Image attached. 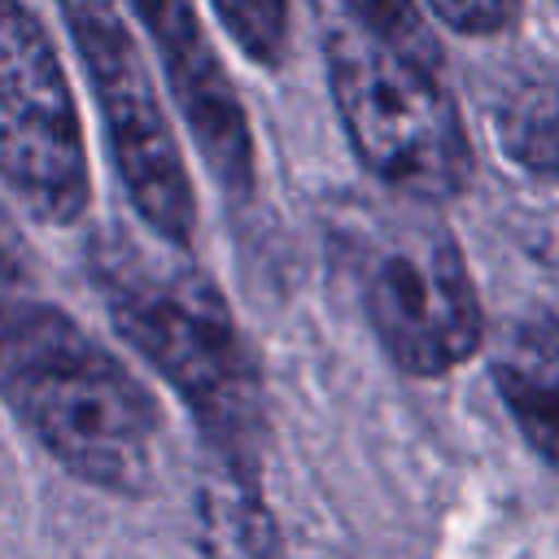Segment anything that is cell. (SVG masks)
<instances>
[{
  "label": "cell",
  "instance_id": "cell-1",
  "mask_svg": "<svg viewBox=\"0 0 559 559\" xmlns=\"http://www.w3.org/2000/svg\"><path fill=\"white\" fill-rule=\"evenodd\" d=\"M0 397L79 480L127 498L153 489V397L70 314L31 293L0 301Z\"/></svg>",
  "mask_w": 559,
  "mask_h": 559
},
{
  "label": "cell",
  "instance_id": "cell-2",
  "mask_svg": "<svg viewBox=\"0 0 559 559\" xmlns=\"http://www.w3.org/2000/svg\"><path fill=\"white\" fill-rule=\"evenodd\" d=\"M96 280L118 336L135 345L166 384H175L210 454L258 467L266 428L262 380L218 288L183 262H157L144 253L109 258Z\"/></svg>",
  "mask_w": 559,
  "mask_h": 559
},
{
  "label": "cell",
  "instance_id": "cell-3",
  "mask_svg": "<svg viewBox=\"0 0 559 559\" xmlns=\"http://www.w3.org/2000/svg\"><path fill=\"white\" fill-rule=\"evenodd\" d=\"M328 87L376 179L419 201H445L467 183L472 148L441 70L415 66L345 22L328 35Z\"/></svg>",
  "mask_w": 559,
  "mask_h": 559
},
{
  "label": "cell",
  "instance_id": "cell-4",
  "mask_svg": "<svg viewBox=\"0 0 559 559\" xmlns=\"http://www.w3.org/2000/svg\"><path fill=\"white\" fill-rule=\"evenodd\" d=\"M57 9L74 35L83 74L109 131V157L135 214L157 240L188 249L197 231V192L118 0H57Z\"/></svg>",
  "mask_w": 559,
  "mask_h": 559
},
{
  "label": "cell",
  "instance_id": "cell-5",
  "mask_svg": "<svg viewBox=\"0 0 559 559\" xmlns=\"http://www.w3.org/2000/svg\"><path fill=\"white\" fill-rule=\"evenodd\" d=\"M0 179L39 223H74L92 192L70 83L22 0H0Z\"/></svg>",
  "mask_w": 559,
  "mask_h": 559
},
{
  "label": "cell",
  "instance_id": "cell-6",
  "mask_svg": "<svg viewBox=\"0 0 559 559\" xmlns=\"http://www.w3.org/2000/svg\"><path fill=\"white\" fill-rule=\"evenodd\" d=\"M362 306L384 354L411 376H441L480 349V301L445 227H402L362 262Z\"/></svg>",
  "mask_w": 559,
  "mask_h": 559
},
{
  "label": "cell",
  "instance_id": "cell-7",
  "mask_svg": "<svg viewBox=\"0 0 559 559\" xmlns=\"http://www.w3.org/2000/svg\"><path fill=\"white\" fill-rule=\"evenodd\" d=\"M140 22L148 26V39L162 57L166 83L175 92V105L214 170L218 188L227 197H249L253 192V131L245 118V105L210 48L201 17L192 0H131Z\"/></svg>",
  "mask_w": 559,
  "mask_h": 559
},
{
  "label": "cell",
  "instance_id": "cell-8",
  "mask_svg": "<svg viewBox=\"0 0 559 559\" xmlns=\"http://www.w3.org/2000/svg\"><path fill=\"white\" fill-rule=\"evenodd\" d=\"M493 380L528 445L559 467V314L515 323L493 354Z\"/></svg>",
  "mask_w": 559,
  "mask_h": 559
},
{
  "label": "cell",
  "instance_id": "cell-9",
  "mask_svg": "<svg viewBox=\"0 0 559 559\" xmlns=\"http://www.w3.org/2000/svg\"><path fill=\"white\" fill-rule=\"evenodd\" d=\"M197 533L205 559H284L275 515L258 489V467L210 459L197 485Z\"/></svg>",
  "mask_w": 559,
  "mask_h": 559
},
{
  "label": "cell",
  "instance_id": "cell-10",
  "mask_svg": "<svg viewBox=\"0 0 559 559\" xmlns=\"http://www.w3.org/2000/svg\"><path fill=\"white\" fill-rule=\"evenodd\" d=\"M493 131L520 170L559 179V74L511 87L493 114Z\"/></svg>",
  "mask_w": 559,
  "mask_h": 559
},
{
  "label": "cell",
  "instance_id": "cell-11",
  "mask_svg": "<svg viewBox=\"0 0 559 559\" xmlns=\"http://www.w3.org/2000/svg\"><path fill=\"white\" fill-rule=\"evenodd\" d=\"M349 22L358 31H367L371 39H380L384 48H393L397 57L441 70V48L424 22V13L415 9V0H345Z\"/></svg>",
  "mask_w": 559,
  "mask_h": 559
},
{
  "label": "cell",
  "instance_id": "cell-12",
  "mask_svg": "<svg viewBox=\"0 0 559 559\" xmlns=\"http://www.w3.org/2000/svg\"><path fill=\"white\" fill-rule=\"evenodd\" d=\"M236 48L275 70L288 52V0H210Z\"/></svg>",
  "mask_w": 559,
  "mask_h": 559
},
{
  "label": "cell",
  "instance_id": "cell-13",
  "mask_svg": "<svg viewBox=\"0 0 559 559\" xmlns=\"http://www.w3.org/2000/svg\"><path fill=\"white\" fill-rule=\"evenodd\" d=\"M432 13L463 35H493L511 22L515 0H428Z\"/></svg>",
  "mask_w": 559,
  "mask_h": 559
}]
</instances>
